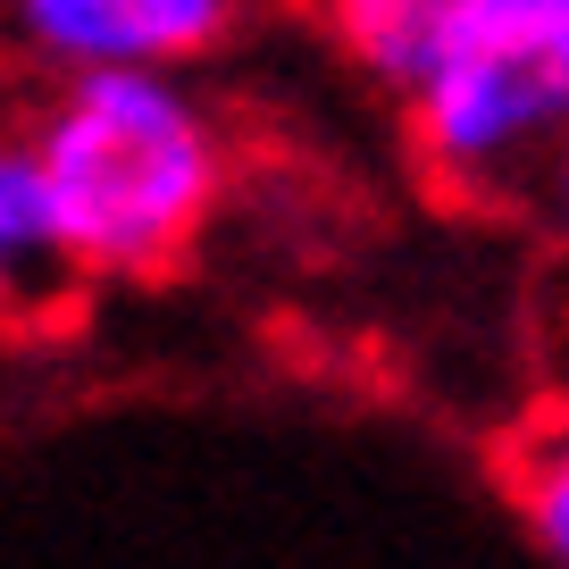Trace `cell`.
Instances as JSON below:
<instances>
[{
	"label": "cell",
	"instance_id": "obj_1",
	"mask_svg": "<svg viewBox=\"0 0 569 569\" xmlns=\"http://www.w3.org/2000/svg\"><path fill=\"white\" fill-rule=\"evenodd\" d=\"M26 151L84 277H168L227 184L218 126L177 76H68Z\"/></svg>",
	"mask_w": 569,
	"mask_h": 569
},
{
	"label": "cell",
	"instance_id": "obj_2",
	"mask_svg": "<svg viewBox=\"0 0 569 569\" xmlns=\"http://www.w3.org/2000/svg\"><path fill=\"white\" fill-rule=\"evenodd\" d=\"M410 142L461 193H495L569 142V0H461L410 84Z\"/></svg>",
	"mask_w": 569,
	"mask_h": 569
},
{
	"label": "cell",
	"instance_id": "obj_3",
	"mask_svg": "<svg viewBox=\"0 0 569 569\" xmlns=\"http://www.w3.org/2000/svg\"><path fill=\"white\" fill-rule=\"evenodd\" d=\"M0 18L68 76H177L234 26V0H0Z\"/></svg>",
	"mask_w": 569,
	"mask_h": 569
},
{
	"label": "cell",
	"instance_id": "obj_4",
	"mask_svg": "<svg viewBox=\"0 0 569 569\" xmlns=\"http://www.w3.org/2000/svg\"><path fill=\"white\" fill-rule=\"evenodd\" d=\"M84 268L68 260L59 210L42 193V168L26 142H0V319L9 327H51L68 319Z\"/></svg>",
	"mask_w": 569,
	"mask_h": 569
},
{
	"label": "cell",
	"instance_id": "obj_5",
	"mask_svg": "<svg viewBox=\"0 0 569 569\" xmlns=\"http://www.w3.org/2000/svg\"><path fill=\"white\" fill-rule=\"evenodd\" d=\"M327 18H336V42L360 68L410 92L445 42V26L461 18V0H327Z\"/></svg>",
	"mask_w": 569,
	"mask_h": 569
},
{
	"label": "cell",
	"instance_id": "obj_6",
	"mask_svg": "<svg viewBox=\"0 0 569 569\" xmlns=\"http://www.w3.org/2000/svg\"><path fill=\"white\" fill-rule=\"evenodd\" d=\"M502 486H511L528 536L569 569V402H545L511 427L502 445Z\"/></svg>",
	"mask_w": 569,
	"mask_h": 569
},
{
	"label": "cell",
	"instance_id": "obj_7",
	"mask_svg": "<svg viewBox=\"0 0 569 569\" xmlns=\"http://www.w3.org/2000/svg\"><path fill=\"white\" fill-rule=\"evenodd\" d=\"M545 218H552V234L569 243V151L552 160V177H545Z\"/></svg>",
	"mask_w": 569,
	"mask_h": 569
}]
</instances>
